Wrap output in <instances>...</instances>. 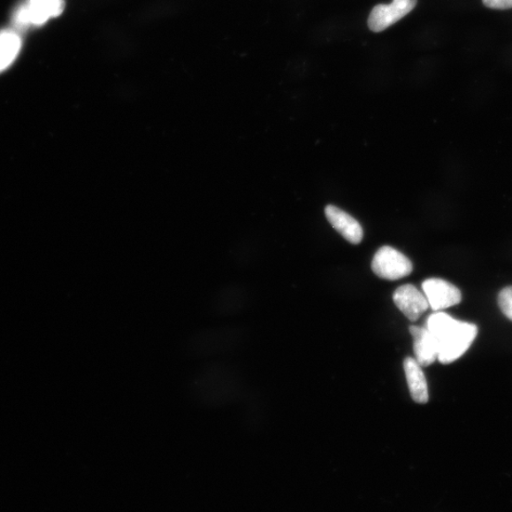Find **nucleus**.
Returning <instances> with one entry per match:
<instances>
[{
    "label": "nucleus",
    "mask_w": 512,
    "mask_h": 512,
    "mask_svg": "<svg viewBox=\"0 0 512 512\" xmlns=\"http://www.w3.org/2000/svg\"><path fill=\"white\" fill-rule=\"evenodd\" d=\"M426 327L436 341L438 360L443 364H449L462 358L478 333L475 324L457 321L442 311L430 315Z\"/></svg>",
    "instance_id": "nucleus-1"
},
{
    "label": "nucleus",
    "mask_w": 512,
    "mask_h": 512,
    "mask_svg": "<svg viewBox=\"0 0 512 512\" xmlns=\"http://www.w3.org/2000/svg\"><path fill=\"white\" fill-rule=\"evenodd\" d=\"M371 268L377 277L391 281L409 277L413 271V264L409 258L390 246L378 249Z\"/></svg>",
    "instance_id": "nucleus-2"
},
{
    "label": "nucleus",
    "mask_w": 512,
    "mask_h": 512,
    "mask_svg": "<svg viewBox=\"0 0 512 512\" xmlns=\"http://www.w3.org/2000/svg\"><path fill=\"white\" fill-rule=\"evenodd\" d=\"M64 7V0H30L28 4L21 6L16 12V25L19 28L42 25L50 19L60 16Z\"/></svg>",
    "instance_id": "nucleus-3"
},
{
    "label": "nucleus",
    "mask_w": 512,
    "mask_h": 512,
    "mask_svg": "<svg viewBox=\"0 0 512 512\" xmlns=\"http://www.w3.org/2000/svg\"><path fill=\"white\" fill-rule=\"evenodd\" d=\"M423 290L430 308L436 312L456 306L462 300V292L457 287L440 279L425 280Z\"/></svg>",
    "instance_id": "nucleus-4"
},
{
    "label": "nucleus",
    "mask_w": 512,
    "mask_h": 512,
    "mask_svg": "<svg viewBox=\"0 0 512 512\" xmlns=\"http://www.w3.org/2000/svg\"><path fill=\"white\" fill-rule=\"evenodd\" d=\"M417 0H393L389 5L380 4L373 8L369 19L372 32L380 33L395 24L414 10Z\"/></svg>",
    "instance_id": "nucleus-5"
},
{
    "label": "nucleus",
    "mask_w": 512,
    "mask_h": 512,
    "mask_svg": "<svg viewBox=\"0 0 512 512\" xmlns=\"http://www.w3.org/2000/svg\"><path fill=\"white\" fill-rule=\"evenodd\" d=\"M393 301L411 322L417 321L430 308L426 296L411 284L398 287L393 294Z\"/></svg>",
    "instance_id": "nucleus-6"
},
{
    "label": "nucleus",
    "mask_w": 512,
    "mask_h": 512,
    "mask_svg": "<svg viewBox=\"0 0 512 512\" xmlns=\"http://www.w3.org/2000/svg\"><path fill=\"white\" fill-rule=\"evenodd\" d=\"M325 214L333 228L351 244H360L363 238V228L355 218L334 205H327Z\"/></svg>",
    "instance_id": "nucleus-7"
},
{
    "label": "nucleus",
    "mask_w": 512,
    "mask_h": 512,
    "mask_svg": "<svg viewBox=\"0 0 512 512\" xmlns=\"http://www.w3.org/2000/svg\"><path fill=\"white\" fill-rule=\"evenodd\" d=\"M409 331L414 339L416 361L424 367L434 363L439 358V350L428 328L412 325Z\"/></svg>",
    "instance_id": "nucleus-8"
},
{
    "label": "nucleus",
    "mask_w": 512,
    "mask_h": 512,
    "mask_svg": "<svg viewBox=\"0 0 512 512\" xmlns=\"http://www.w3.org/2000/svg\"><path fill=\"white\" fill-rule=\"evenodd\" d=\"M416 359L409 357L404 360L403 369L413 401L425 404L429 401V391L426 377Z\"/></svg>",
    "instance_id": "nucleus-9"
},
{
    "label": "nucleus",
    "mask_w": 512,
    "mask_h": 512,
    "mask_svg": "<svg viewBox=\"0 0 512 512\" xmlns=\"http://www.w3.org/2000/svg\"><path fill=\"white\" fill-rule=\"evenodd\" d=\"M21 49L20 37L12 31L0 32V73L14 63Z\"/></svg>",
    "instance_id": "nucleus-10"
},
{
    "label": "nucleus",
    "mask_w": 512,
    "mask_h": 512,
    "mask_svg": "<svg viewBox=\"0 0 512 512\" xmlns=\"http://www.w3.org/2000/svg\"><path fill=\"white\" fill-rule=\"evenodd\" d=\"M498 305L506 317L512 321V286L503 288L499 294Z\"/></svg>",
    "instance_id": "nucleus-11"
},
{
    "label": "nucleus",
    "mask_w": 512,
    "mask_h": 512,
    "mask_svg": "<svg viewBox=\"0 0 512 512\" xmlns=\"http://www.w3.org/2000/svg\"><path fill=\"white\" fill-rule=\"evenodd\" d=\"M485 7L495 10H507L512 8V0H483Z\"/></svg>",
    "instance_id": "nucleus-12"
}]
</instances>
